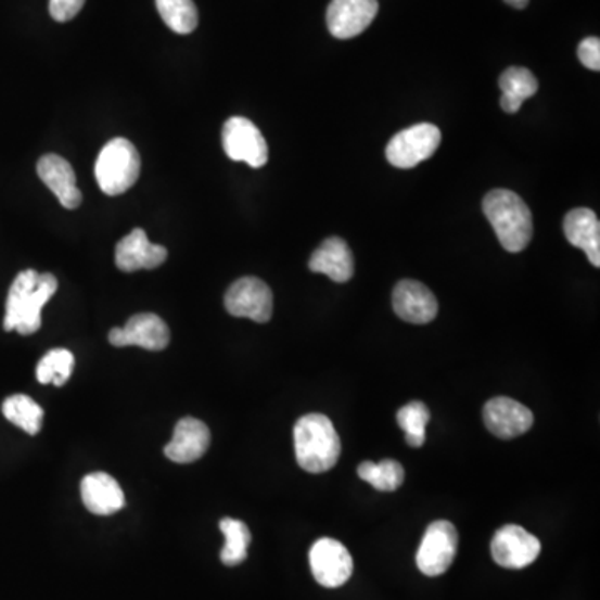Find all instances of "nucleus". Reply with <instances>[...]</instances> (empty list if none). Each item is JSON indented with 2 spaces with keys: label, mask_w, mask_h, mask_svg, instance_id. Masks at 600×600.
I'll list each match as a JSON object with an SVG mask.
<instances>
[{
  "label": "nucleus",
  "mask_w": 600,
  "mask_h": 600,
  "mask_svg": "<svg viewBox=\"0 0 600 600\" xmlns=\"http://www.w3.org/2000/svg\"><path fill=\"white\" fill-rule=\"evenodd\" d=\"M392 307L410 324H429L437 317L438 304L431 289L418 281H400L392 292Z\"/></svg>",
  "instance_id": "ddd939ff"
},
{
  "label": "nucleus",
  "mask_w": 600,
  "mask_h": 600,
  "mask_svg": "<svg viewBox=\"0 0 600 600\" xmlns=\"http://www.w3.org/2000/svg\"><path fill=\"white\" fill-rule=\"evenodd\" d=\"M108 342L115 347L137 345L142 349L158 353L169 345L170 331L166 322L155 314H137L130 317L126 328L112 329L108 332Z\"/></svg>",
  "instance_id": "9b49d317"
},
{
  "label": "nucleus",
  "mask_w": 600,
  "mask_h": 600,
  "mask_svg": "<svg viewBox=\"0 0 600 600\" xmlns=\"http://www.w3.org/2000/svg\"><path fill=\"white\" fill-rule=\"evenodd\" d=\"M499 87L502 90L500 107L507 114H515V112L521 111L524 101L536 95L537 90H539V82L528 68L509 67L500 76Z\"/></svg>",
  "instance_id": "412c9836"
},
{
  "label": "nucleus",
  "mask_w": 600,
  "mask_h": 600,
  "mask_svg": "<svg viewBox=\"0 0 600 600\" xmlns=\"http://www.w3.org/2000/svg\"><path fill=\"white\" fill-rule=\"evenodd\" d=\"M297 464L310 474L331 471L342 452L341 437L324 413H307L294 427Z\"/></svg>",
  "instance_id": "f03ea898"
},
{
  "label": "nucleus",
  "mask_w": 600,
  "mask_h": 600,
  "mask_svg": "<svg viewBox=\"0 0 600 600\" xmlns=\"http://www.w3.org/2000/svg\"><path fill=\"white\" fill-rule=\"evenodd\" d=\"M540 540L521 525H503L490 544V552L497 565L506 569H524L540 556Z\"/></svg>",
  "instance_id": "9d476101"
},
{
  "label": "nucleus",
  "mask_w": 600,
  "mask_h": 600,
  "mask_svg": "<svg viewBox=\"0 0 600 600\" xmlns=\"http://www.w3.org/2000/svg\"><path fill=\"white\" fill-rule=\"evenodd\" d=\"M443 133L434 124H418L392 137L385 149L388 163L397 169H412L435 154Z\"/></svg>",
  "instance_id": "39448f33"
},
{
  "label": "nucleus",
  "mask_w": 600,
  "mask_h": 600,
  "mask_svg": "<svg viewBox=\"0 0 600 600\" xmlns=\"http://www.w3.org/2000/svg\"><path fill=\"white\" fill-rule=\"evenodd\" d=\"M59 282L52 273H39L37 270H22L9 291L5 303L4 329L30 335L42 325L43 306L54 297Z\"/></svg>",
  "instance_id": "f257e3e1"
},
{
  "label": "nucleus",
  "mask_w": 600,
  "mask_h": 600,
  "mask_svg": "<svg viewBox=\"0 0 600 600\" xmlns=\"http://www.w3.org/2000/svg\"><path fill=\"white\" fill-rule=\"evenodd\" d=\"M167 260V248L152 244L144 229H133L115 247V266L123 272L157 269Z\"/></svg>",
  "instance_id": "2eb2a0df"
},
{
  "label": "nucleus",
  "mask_w": 600,
  "mask_h": 600,
  "mask_svg": "<svg viewBox=\"0 0 600 600\" xmlns=\"http://www.w3.org/2000/svg\"><path fill=\"white\" fill-rule=\"evenodd\" d=\"M379 12L378 0H332L325 14L335 39H354L371 26Z\"/></svg>",
  "instance_id": "f8f14e48"
},
{
  "label": "nucleus",
  "mask_w": 600,
  "mask_h": 600,
  "mask_svg": "<svg viewBox=\"0 0 600 600\" xmlns=\"http://www.w3.org/2000/svg\"><path fill=\"white\" fill-rule=\"evenodd\" d=\"M210 446V431L204 422L186 418L177 422L173 438L164 454L177 464H191L201 459Z\"/></svg>",
  "instance_id": "dca6fc26"
},
{
  "label": "nucleus",
  "mask_w": 600,
  "mask_h": 600,
  "mask_svg": "<svg viewBox=\"0 0 600 600\" xmlns=\"http://www.w3.org/2000/svg\"><path fill=\"white\" fill-rule=\"evenodd\" d=\"M309 562L314 579L328 589L344 586L354 572V561L349 550L344 544L331 537H322L310 547Z\"/></svg>",
  "instance_id": "1a4fd4ad"
},
{
  "label": "nucleus",
  "mask_w": 600,
  "mask_h": 600,
  "mask_svg": "<svg viewBox=\"0 0 600 600\" xmlns=\"http://www.w3.org/2000/svg\"><path fill=\"white\" fill-rule=\"evenodd\" d=\"M94 170L101 191L115 197L129 191L139 179L141 155L132 142L117 137L104 145Z\"/></svg>",
  "instance_id": "20e7f679"
},
{
  "label": "nucleus",
  "mask_w": 600,
  "mask_h": 600,
  "mask_svg": "<svg viewBox=\"0 0 600 600\" xmlns=\"http://www.w3.org/2000/svg\"><path fill=\"white\" fill-rule=\"evenodd\" d=\"M564 234L574 247L586 252L593 267H600V222L593 210L580 207L567 213Z\"/></svg>",
  "instance_id": "aec40b11"
},
{
  "label": "nucleus",
  "mask_w": 600,
  "mask_h": 600,
  "mask_svg": "<svg viewBox=\"0 0 600 600\" xmlns=\"http://www.w3.org/2000/svg\"><path fill=\"white\" fill-rule=\"evenodd\" d=\"M484 424L499 438H514L533 427L534 413L518 400L494 397L484 406Z\"/></svg>",
  "instance_id": "4468645a"
},
{
  "label": "nucleus",
  "mask_w": 600,
  "mask_h": 600,
  "mask_svg": "<svg viewBox=\"0 0 600 600\" xmlns=\"http://www.w3.org/2000/svg\"><path fill=\"white\" fill-rule=\"evenodd\" d=\"M459 547V534L449 521H435L425 531L424 539L419 546V571L427 577H437L449 571Z\"/></svg>",
  "instance_id": "0eeeda50"
},
{
  "label": "nucleus",
  "mask_w": 600,
  "mask_h": 600,
  "mask_svg": "<svg viewBox=\"0 0 600 600\" xmlns=\"http://www.w3.org/2000/svg\"><path fill=\"white\" fill-rule=\"evenodd\" d=\"M227 312L234 317H245L259 324H266L272 317V291L257 277H242L226 292Z\"/></svg>",
  "instance_id": "6e6552de"
},
{
  "label": "nucleus",
  "mask_w": 600,
  "mask_h": 600,
  "mask_svg": "<svg viewBox=\"0 0 600 600\" xmlns=\"http://www.w3.org/2000/svg\"><path fill=\"white\" fill-rule=\"evenodd\" d=\"M219 527L226 537L220 561L229 567L242 564L247 559V549L252 539L247 525L238 519L226 518L220 521Z\"/></svg>",
  "instance_id": "5701e85b"
},
{
  "label": "nucleus",
  "mask_w": 600,
  "mask_h": 600,
  "mask_svg": "<svg viewBox=\"0 0 600 600\" xmlns=\"http://www.w3.org/2000/svg\"><path fill=\"white\" fill-rule=\"evenodd\" d=\"M482 209L489 219L500 245L507 252H521L533 239V214L515 192L496 189L484 197Z\"/></svg>",
  "instance_id": "7ed1b4c3"
},
{
  "label": "nucleus",
  "mask_w": 600,
  "mask_h": 600,
  "mask_svg": "<svg viewBox=\"0 0 600 600\" xmlns=\"http://www.w3.org/2000/svg\"><path fill=\"white\" fill-rule=\"evenodd\" d=\"M222 145L227 157L260 169L269 161V148L256 124L245 117H230L222 127Z\"/></svg>",
  "instance_id": "423d86ee"
},
{
  "label": "nucleus",
  "mask_w": 600,
  "mask_h": 600,
  "mask_svg": "<svg viewBox=\"0 0 600 600\" xmlns=\"http://www.w3.org/2000/svg\"><path fill=\"white\" fill-rule=\"evenodd\" d=\"M2 413H4V418L9 422L17 425L22 431H26L27 434H39L40 427H42V407L36 400L22 396V394L5 399L4 404H2Z\"/></svg>",
  "instance_id": "b1692460"
},
{
  "label": "nucleus",
  "mask_w": 600,
  "mask_h": 600,
  "mask_svg": "<svg viewBox=\"0 0 600 600\" xmlns=\"http://www.w3.org/2000/svg\"><path fill=\"white\" fill-rule=\"evenodd\" d=\"M357 474L379 493H394L403 486L406 478L403 464L392 459L382 460L379 464L367 460L357 468Z\"/></svg>",
  "instance_id": "4be33fe9"
},
{
  "label": "nucleus",
  "mask_w": 600,
  "mask_h": 600,
  "mask_svg": "<svg viewBox=\"0 0 600 600\" xmlns=\"http://www.w3.org/2000/svg\"><path fill=\"white\" fill-rule=\"evenodd\" d=\"M429 421H431V412L427 406L419 400L407 404L397 412V424L406 432V443L410 447L424 446Z\"/></svg>",
  "instance_id": "bb28decb"
},
{
  "label": "nucleus",
  "mask_w": 600,
  "mask_h": 600,
  "mask_svg": "<svg viewBox=\"0 0 600 600\" xmlns=\"http://www.w3.org/2000/svg\"><path fill=\"white\" fill-rule=\"evenodd\" d=\"M577 58L590 71H600V40L597 37H587L577 48Z\"/></svg>",
  "instance_id": "c85d7f7f"
},
{
  "label": "nucleus",
  "mask_w": 600,
  "mask_h": 600,
  "mask_svg": "<svg viewBox=\"0 0 600 600\" xmlns=\"http://www.w3.org/2000/svg\"><path fill=\"white\" fill-rule=\"evenodd\" d=\"M84 4L86 0H51L49 12L54 21L68 22L82 11Z\"/></svg>",
  "instance_id": "cd10ccee"
},
{
  "label": "nucleus",
  "mask_w": 600,
  "mask_h": 600,
  "mask_svg": "<svg viewBox=\"0 0 600 600\" xmlns=\"http://www.w3.org/2000/svg\"><path fill=\"white\" fill-rule=\"evenodd\" d=\"M309 269L316 273H324L339 284L350 281L354 276L353 251L344 239H325L310 257Z\"/></svg>",
  "instance_id": "6ab92c4d"
},
{
  "label": "nucleus",
  "mask_w": 600,
  "mask_h": 600,
  "mask_svg": "<svg viewBox=\"0 0 600 600\" xmlns=\"http://www.w3.org/2000/svg\"><path fill=\"white\" fill-rule=\"evenodd\" d=\"M158 14L174 33L186 36L194 33L199 24V12L194 0H155Z\"/></svg>",
  "instance_id": "393cba45"
},
{
  "label": "nucleus",
  "mask_w": 600,
  "mask_h": 600,
  "mask_svg": "<svg viewBox=\"0 0 600 600\" xmlns=\"http://www.w3.org/2000/svg\"><path fill=\"white\" fill-rule=\"evenodd\" d=\"M37 174L61 202L65 209H77L82 202V194L77 188V177L73 166L58 154L40 157Z\"/></svg>",
  "instance_id": "f3484780"
},
{
  "label": "nucleus",
  "mask_w": 600,
  "mask_h": 600,
  "mask_svg": "<svg viewBox=\"0 0 600 600\" xmlns=\"http://www.w3.org/2000/svg\"><path fill=\"white\" fill-rule=\"evenodd\" d=\"M506 2L514 9H525L528 5V0H506Z\"/></svg>",
  "instance_id": "c756f323"
},
{
  "label": "nucleus",
  "mask_w": 600,
  "mask_h": 600,
  "mask_svg": "<svg viewBox=\"0 0 600 600\" xmlns=\"http://www.w3.org/2000/svg\"><path fill=\"white\" fill-rule=\"evenodd\" d=\"M84 506L95 515H112L126 506L119 482L104 472L86 475L80 482Z\"/></svg>",
  "instance_id": "a211bd4d"
},
{
  "label": "nucleus",
  "mask_w": 600,
  "mask_h": 600,
  "mask_svg": "<svg viewBox=\"0 0 600 600\" xmlns=\"http://www.w3.org/2000/svg\"><path fill=\"white\" fill-rule=\"evenodd\" d=\"M74 371V354L67 349H52L40 359L37 366V381L40 384H54L62 387Z\"/></svg>",
  "instance_id": "a878e982"
}]
</instances>
